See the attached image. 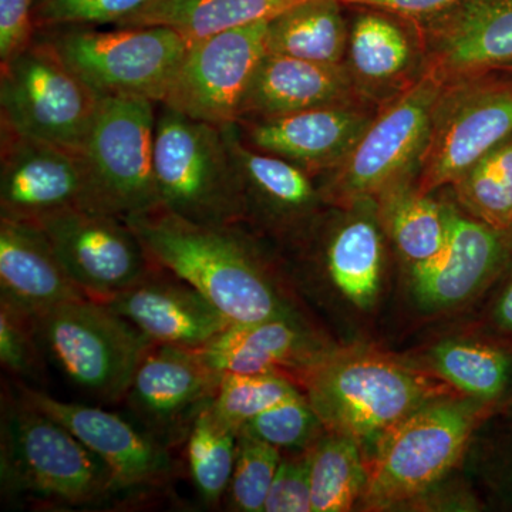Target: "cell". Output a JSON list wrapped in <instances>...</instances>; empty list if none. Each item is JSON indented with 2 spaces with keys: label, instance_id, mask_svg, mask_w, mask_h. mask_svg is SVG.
Returning <instances> with one entry per match:
<instances>
[{
  "label": "cell",
  "instance_id": "obj_28",
  "mask_svg": "<svg viewBox=\"0 0 512 512\" xmlns=\"http://www.w3.org/2000/svg\"><path fill=\"white\" fill-rule=\"evenodd\" d=\"M326 274L338 291L369 308L379 292L382 272V241L375 222L356 218L336 229L325 252Z\"/></svg>",
  "mask_w": 512,
  "mask_h": 512
},
{
  "label": "cell",
  "instance_id": "obj_34",
  "mask_svg": "<svg viewBox=\"0 0 512 512\" xmlns=\"http://www.w3.org/2000/svg\"><path fill=\"white\" fill-rule=\"evenodd\" d=\"M299 393L302 390L288 376L225 373L210 409L218 420L239 431L249 420Z\"/></svg>",
  "mask_w": 512,
  "mask_h": 512
},
{
  "label": "cell",
  "instance_id": "obj_9",
  "mask_svg": "<svg viewBox=\"0 0 512 512\" xmlns=\"http://www.w3.org/2000/svg\"><path fill=\"white\" fill-rule=\"evenodd\" d=\"M99 103L46 37L2 66L0 121L23 136L80 151Z\"/></svg>",
  "mask_w": 512,
  "mask_h": 512
},
{
  "label": "cell",
  "instance_id": "obj_40",
  "mask_svg": "<svg viewBox=\"0 0 512 512\" xmlns=\"http://www.w3.org/2000/svg\"><path fill=\"white\" fill-rule=\"evenodd\" d=\"M37 0H0V66L28 49L35 35Z\"/></svg>",
  "mask_w": 512,
  "mask_h": 512
},
{
  "label": "cell",
  "instance_id": "obj_17",
  "mask_svg": "<svg viewBox=\"0 0 512 512\" xmlns=\"http://www.w3.org/2000/svg\"><path fill=\"white\" fill-rule=\"evenodd\" d=\"M446 244L430 261L412 268V289L421 305L450 308L507 271L512 231H501L447 205Z\"/></svg>",
  "mask_w": 512,
  "mask_h": 512
},
{
  "label": "cell",
  "instance_id": "obj_39",
  "mask_svg": "<svg viewBox=\"0 0 512 512\" xmlns=\"http://www.w3.org/2000/svg\"><path fill=\"white\" fill-rule=\"evenodd\" d=\"M309 451L282 456L266 498L264 512H311Z\"/></svg>",
  "mask_w": 512,
  "mask_h": 512
},
{
  "label": "cell",
  "instance_id": "obj_6",
  "mask_svg": "<svg viewBox=\"0 0 512 512\" xmlns=\"http://www.w3.org/2000/svg\"><path fill=\"white\" fill-rule=\"evenodd\" d=\"M47 30L46 39L99 99L161 103L190 47L183 36L160 26Z\"/></svg>",
  "mask_w": 512,
  "mask_h": 512
},
{
  "label": "cell",
  "instance_id": "obj_32",
  "mask_svg": "<svg viewBox=\"0 0 512 512\" xmlns=\"http://www.w3.org/2000/svg\"><path fill=\"white\" fill-rule=\"evenodd\" d=\"M453 187L474 218L512 231V134L468 168Z\"/></svg>",
  "mask_w": 512,
  "mask_h": 512
},
{
  "label": "cell",
  "instance_id": "obj_18",
  "mask_svg": "<svg viewBox=\"0 0 512 512\" xmlns=\"http://www.w3.org/2000/svg\"><path fill=\"white\" fill-rule=\"evenodd\" d=\"M353 103L235 123L249 146L299 165L306 173L338 168L373 120Z\"/></svg>",
  "mask_w": 512,
  "mask_h": 512
},
{
  "label": "cell",
  "instance_id": "obj_23",
  "mask_svg": "<svg viewBox=\"0 0 512 512\" xmlns=\"http://www.w3.org/2000/svg\"><path fill=\"white\" fill-rule=\"evenodd\" d=\"M353 96L355 79L343 63H318L266 53L245 97L241 119L353 103Z\"/></svg>",
  "mask_w": 512,
  "mask_h": 512
},
{
  "label": "cell",
  "instance_id": "obj_42",
  "mask_svg": "<svg viewBox=\"0 0 512 512\" xmlns=\"http://www.w3.org/2000/svg\"><path fill=\"white\" fill-rule=\"evenodd\" d=\"M491 320L503 338L512 343V272L495 298Z\"/></svg>",
  "mask_w": 512,
  "mask_h": 512
},
{
  "label": "cell",
  "instance_id": "obj_13",
  "mask_svg": "<svg viewBox=\"0 0 512 512\" xmlns=\"http://www.w3.org/2000/svg\"><path fill=\"white\" fill-rule=\"evenodd\" d=\"M37 225L74 284L94 301H110L154 266L133 229L120 218L69 208Z\"/></svg>",
  "mask_w": 512,
  "mask_h": 512
},
{
  "label": "cell",
  "instance_id": "obj_20",
  "mask_svg": "<svg viewBox=\"0 0 512 512\" xmlns=\"http://www.w3.org/2000/svg\"><path fill=\"white\" fill-rule=\"evenodd\" d=\"M222 379L224 373L208 365L200 350L154 345L138 366L126 402L147 431L165 433L184 420L192 423Z\"/></svg>",
  "mask_w": 512,
  "mask_h": 512
},
{
  "label": "cell",
  "instance_id": "obj_37",
  "mask_svg": "<svg viewBox=\"0 0 512 512\" xmlns=\"http://www.w3.org/2000/svg\"><path fill=\"white\" fill-rule=\"evenodd\" d=\"M46 355L37 338L35 319L0 302V363L6 372L26 380H42Z\"/></svg>",
  "mask_w": 512,
  "mask_h": 512
},
{
  "label": "cell",
  "instance_id": "obj_27",
  "mask_svg": "<svg viewBox=\"0 0 512 512\" xmlns=\"http://www.w3.org/2000/svg\"><path fill=\"white\" fill-rule=\"evenodd\" d=\"M436 372L471 399L500 403L512 396V349L503 345L448 340L430 352Z\"/></svg>",
  "mask_w": 512,
  "mask_h": 512
},
{
  "label": "cell",
  "instance_id": "obj_1",
  "mask_svg": "<svg viewBox=\"0 0 512 512\" xmlns=\"http://www.w3.org/2000/svg\"><path fill=\"white\" fill-rule=\"evenodd\" d=\"M126 222L154 265L197 289L232 325L293 315L239 224H198L161 207Z\"/></svg>",
  "mask_w": 512,
  "mask_h": 512
},
{
  "label": "cell",
  "instance_id": "obj_24",
  "mask_svg": "<svg viewBox=\"0 0 512 512\" xmlns=\"http://www.w3.org/2000/svg\"><path fill=\"white\" fill-rule=\"evenodd\" d=\"M224 128L241 188L244 221L256 218L269 224H289L311 214L318 192L299 165L249 146L237 126Z\"/></svg>",
  "mask_w": 512,
  "mask_h": 512
},
{
  "label": "cell",
  "instance_id": "obj_10",
  "mask_svg": "<svg viewBox=\"0 0 512 512\" xmlns=\"http://www.w3.org/2000/svg\"><path fill=\"white\" fill-rule=\"evenodd\" d=\"M444 87L439 77L424 70L373 117L352 153L336 168L330 197L349 202L394 190L420 163Z\"/></svg>",
  "mask_w": 512,
  "mask_h": 512
},
{
  "label": "cell",
  "instance_id": "obj_41",
  "mask_svg": "<svg viewBox=\"0 0 512 512\" xmlns=\"http://www.w3.org/2000/svg\"><path fill=\"white\" fill-rule=\"evenodd\" d=\"M339 3L349 5L369 6L413 19L416 22L433 18L453 6L457 0H338Z\"/></svg>",
  "mask_w": 512,
  "mask_h": 512
},
{
  "label": "cell",
  "instance_id": "obj_21",
  "mask_svg": "<svg viewBox=\"0 0 512 512\" xmlns=\"http://www.w3.org/2000/svg\"><path fill=\"white\" fill-rule=\"evenodd\" d=\"M326 348L295 315L231 325L201 349L221 373L284 375L299 382Z\"/></svg>",
  "mask_w": 512,
  "mask_h": 512
},
{
  "label": "cell",
  "instance_id": "obj_3",
  "mask_svg": "<svg viewBox=\"0 0 512 512\" xmlns=\"http://www.w3.org/2000/svg\"><path fill=\"white\" fill-rule=\"evenodd\" d=\"M0 478L9 495L63 507L97 504L119 491L72 431L19 394L2 406Z\"/></svg>",
  "mask_w": 512,
  "mask_h": 512
},
{
  "label": "cell",
  "instance_id": "obj_36",
  "mask_svg": "<svg viewBox=\"0 0 512 512\" xmlns=\"http://www.w3.org/2000/svg\"><path fill=\"white\" fill-rule=\"evenodd\" d=\"M323 429L322 421L302 392L249 420L239 431L281 451H305L322 436Z\"/></svg>",
  "mask_w": 512,
  "mask_h": 512
},
{
  "label": "cell",
  "instance_id": "obj_5",
  "mask_svg": "<svg viewBox=\"0 0 512 512\" xmlns=\"http://www.w3.org/2000/svg\"><path fill=\"white\" fill-rule=\"evenodd\" d=\"M46 357L83 392L103 402L126 400L140 363L156 343L107 303L83 298L35 319Z\"/></svg>",
  "mask_w": 512,
  "mask_h": 512
},
{
  "label": "cell",
  "instance_id": "obj_35",
  "mask_svg": "<svg viewBox=\"0 0 512 512\" xmlns=\"http://www.w3.org/2000/svg\"><path fill=\"white\" fill-rule=\"evenodd\" d=\"M281 458L278 447L238 431L237 460L225 494L229 510L264 511Z\"/></svg>",
  "mask_w": 512,
  "mask_h": 512
},
{
  "label": "cell",
  "instance_id": "obj_43",
  "mask_svg": "<svg viewBox=\"0 0 512 512\" xmlns=\"http://www.w3.org/2000/svg\"><path fill=\"white\" fill-rule=\"evenodd\" d=\"M510 72H512V69L510 70Z\"/></svg>",
  "mask_w": 512,
  "mask_h": 512
},
{
  "label": "cell",
  "instance_id": "obj_25",
  "mask_svg": "<svg viewBox=\"0 0 512 512\" xmlns=\"http://www.w3.org/2000/svg\"><path fill=\"white\" fill-rule=\"evenodd\" d=\"M301 0H151L117 28L160 26L173 29L188 43L271 20Z\"/></svg>",
  "mask_w": 512,
  "mask_h": 512
},
{
  "label": "cell",
  "instance_id": "obj_30",
  "mask_svg": "<svg viewBox=\"0 0 512 512\" xmlns=\"http://www.w3.org/2000/svg\"><path fill=\"white\" fill-rule=\"evenodd\" d=\"M350 73L363 83L384 84L402 76L413 60L406 30L380 13H363L349 33Z\"/></svg>",
  "mask_w": 512,
  "mask_h": 512
},
{
  "label": "cell",
  "instance_id": "obj_7",
  "mask_svg": "<svg viewBox=\"0 0 512 512\" xmlns=\"http://www.w3.org/2000/svg\"><path fill=\"white\" fill-rule=\"evenodd\" d=\"M156 104L100 99L82 158L87 175L82 210L127 218L160 208L154 178Z\"/></svg>",
  "mask_w": 512,
  "mask_h": 512
},
{
  "label": "cell",
  "instance_id": "obj_29",
  "mask_svg": "<svg viewBox=\"0 0 512 512\" xmlns=\"http://www.w3.org/2000/svg\"><path fill=\"white\" fill-rule=\"evenodd\" d=\"M308 451L312 511H349L365 495L369 481L360 444L352 437L326 430Z\"/></svg>",
  "mask_w": 512,
  "mask_h": 512
},
{
  "label": "cell",
  "instance_id": "obj_8",
  "mask_svg": "<svg viewBox=\"0 0 512 512\" xmlns=\"http://www.w3.org/2000/svg\"><path fill=\"white\" fill-rule=\"evenodd\" d=\"M480 414L474 399L437 397L396 424L375 448L363 495L367 507H394L446 476Z\"/></svg>",
  "mask_w": 512,
  "mask_h": 512
},
{
  "label": "cell",
  "instance_id": "obj_19",
  "mask_svg": "<svg viewBox=\"0 0 512 512\" xmlns=\"http://www.w3.org/2000/svg\"><path fill=\"white\" fill-rule=\"evenodd\" d=\"M104 303L156 345L201 350L232 325L197 289L156 265Z\"/></svg>",
  "mask_w": 512,
  "mask_h": 512
},
{
  "label": "cell",
  "instance_id": "obj_33",
  "mask_svg": "<svg viewBox=\"0 0 512 512\" xmlns=\"http://www.w3.org/2000/svg\"><path fill=\"white\" fill-rule=\"evenodd\" d=\"M387 222L400 254L414 265L430 261L446 244L447 205L420 191H390Z\"/></svg>",
  "mask_w": 512,
  "mask_h": 512
},
{
  "label": "cell",
  "instance_id": "obj_4",
  "mask_svg": "<svg viewBox=\"0 0 512 512\" xmlns=\"http://www.w3.org/2000/svg\"><path fill=\"white\" fill-rule=\"evenodd\" d=\"M158 104L154 178L160 207L198 224H241V188L224 128Z\"/></svg>",
  "mask_w": 512,
  "mask_h": 512
},
{
  "label": "cell",
  "instance_id": "obj_16",
  "mask_svg": "<svg viewBox=\"0 0 512 512\" xmlns=\"http://www.w3.org/2000/svg\"><path fill=\"white\" fill-rule=\"evenodd\" d=\"M19 396L72 431L107 467L117 490L158 487L173 473V460L163 441L119 414L62 402L28 386H20Z\"/></svg>",
  "mask_w": 512,
  "mask_h": 512
},
{
  "label": "cell",
  "instance_id": "obj_22",
  "mask_svg": "<svg viewBox=\"0 0 512 512\" xmlns=\"http://www.w3.org/2000/svg\"><path fill=\"white\" fill-rule=\"evenodd\" d=\"M83 298L39 225L0 217V302L36 319Z\"/></svg>",
  "mask_w": 512,
  "mask_h": 512
},
{
  "label": "cell",
  "instance_id": "obj_38",
  "mask_svg": "<svg viewBox=\"0 0 512 512\" xmlns=\"http://www.w3.org/2000/svg\"><path fill=\"white\" fill-rule=\"evenodd\" d=\"M151 0H37L36 29L119 25Z\"/></svg>",
  "mask_w": 512,
  "mask_h": 512
},
{
  "label": "cell",
  "instance_id": "obj_2",
  "mask_svg": "<svg viewBox=\"0 0 512 512\" xmlns=\"http://www.w3.org/2000/svg\"><path fill=\"white\" fill-rule=\"evenodd\" d=\"M299 383L326 430L373 450L396 424L441 397L420 373L365 350L328 349Z\"/></svg>",
  "mask_w": 512,
  "mask_h": 512
},
{
  "label": "cell",
  "instance_id": "obj_26",
  "mask_svg": "<svg viewBox=\"0 0 512 512\" xmlns=\"http://www.w3.org/2000/svg\"><path fill=\"white\" fill-rule=\"evenodd\" d=\"M338 0H301L268 22V53L339 64L348 53L349 32Z\"/></svg>",
  "mask_w": 512,
  "mask_h": 512
},
{
  "label": "cell",
  "instance_id": "obj_12",
  "mask_svg": "<svg viewBox=\"0 0 512 512\" xmlns=\"http://www.w3.org/2000/svg\"><path fill=\"white\" fill-rule=\"evenodd\" d=\"M269 20L191 43L161 104L212 126L238 123L259 64Z\"/></svg>",
  "mask_w": 512,
  "mask_h": 512
},
{
  "label": "cell",
  "instance_id": "obj_31",
  "mask_svg": "<svg viewBox=\"0 0 512 512\" xmlns=\"http://www.w3.org/2000/svg\"><path fill=\"white\" fill-rule=\"evenodd\" d=\"M210 404L195 416L188 429L187 458L202 501L218 505L224 500L234 473L238 431L218 420Z\"/></svg>",
  "mask_w": 512,
  "mask_h": 512
},
{
  "label": "cell",
  "instance_id": "obj_14",
  "mask_svg": "<svg viewBox=\"0 0 512 512\" xmlns=\"http://www.w3.org/2000/svg\"><path fill=\"white\" fill-rule=\"evenodd\" d=\"M0 217L37 224L83 208L87 175L80 151L0 128Z\"/></svg>",
  "mask_w": 512,
  "mask_h": 512
},
{
  "label": "cell",
  "instance_id": "obj_15",
  "mask_svg": "<svg viewBox=\"0 0 512 512\" xmlns=\"http://www.w3.org/2000/svg\"><path fill=\"white\" fill-rule=\"evenodd\" d=\"M417 23L426 70L444 84L512 69V0H457Z\"/></svg>",
  "mask_w": 512,
  "mask_h": 512
},
{
  "label": "cell",
  "instance_id": "obj_11",
  "mask_svg": "<svg viewBox=\"0 0 512 512\" xmlns=\"http://www.w3.org/2000/svg\"><path fill=\"white\" fill-rule=\"evenodd\" d=\"M511 134V82L488 79L485 74L446 84L420 158L417 191L431 194L453 185Z\"/></svg>",
  "mask_w": 512,
  "mask_h": 512
}]
</instances>
